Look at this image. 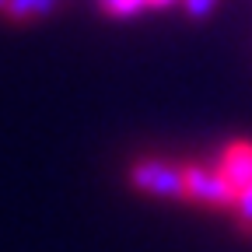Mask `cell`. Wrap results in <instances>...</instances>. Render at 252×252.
<instances>
[{"instance_id":"cell-1","label":"cell","mask_w":252,"mask_h":252,"mask_svg":"<svg viewBox=\"0 0 252 252\" xmlns=\"http://www.w3.org/2000/svg\"><path fill=\"white\" fill-rule=\"evenodd\" d=\"M130 189L154 200H186V179H182V165L165 161V158H140L126 172Z\"/></svg>"},{"instance_id":"cell-2","label":"cell","mask_w":252,"mask_h":252,"mask_svg":"<svg viewBox=\"0 0 252 252\" xmlns=\"http://www.w3.org/2000/svg\"><path fill=\"white\" fill-rule=\"evenodd\" d=\"M182 179H186V200L189 203L207 207V210H235L238 193L231 189V182L220 175V168L189 161V165H182Z\"/></svg>"},{"instance_id":"cell-3","label":"cell","mask_w":252,"mask_h":252,"mask_svg":"<svg viewBox=\"0 0 252 252\" xmlns=\"http://www.w3.org/2000/svg\"><path fill=\"white\" fill-rule=\"evenodd\" d=\"M220 175H224L231 182L235 193H242V189L252 186V144L249 140H235L224 147V154H220Z\"/></svg>"},{"instance_id":"cell-4","label":"cell","mask_w":252,"mask_h":252,"mask_svg":"<svg viewBox=\"0 0 252 252\" xmlns=\"http://www.w3.org/2000/svg\"><path fill=\"white\" fill-rule=\"evenodd\" d=\"M67 0H7L4 4V18L7 25H35L49 14H56Z\"/></svg>"},{"instance_id":"cell-5","label":"cell","mask_w":252,"mask_h":252,"mask_svg":"<svg viewBox=\"0 0 252 252\" xmlns=\"http://www.w3.org/2000/svg\"><path fill=\"white\" fill-rule=\"evenodd\" d=\"M235 224L242 235H252V186L242 189L238 200H235Z\"/></svg>"},{"instance_id":"cell-6","label":"cell","mask_w":252,"mask_h":252,"mask_svg":"<svg viewBox=\"0 0 252 252\" xmlns=\"http://www.w3.org/2000/svg\"><path fill=\"white\" fill-rule=\"evenodd\" d=\"M182 4H186V14H189V18L203 21V18L217 7V0H182Z\"/></svg>"},{"instance_id":"cell-7","label":"cell","mask_w":252,"mask_h":252,"mask_svg":"<svg viewBox=\"0 0 252 252\" xmlns=\"http://www.w3.org/2000/svg\"><path fill=\"white\" fill-rule=\"evenodd\" d=\"M4 4H7V0H0V14H4Z\"/></svg>"}]
</instances>
